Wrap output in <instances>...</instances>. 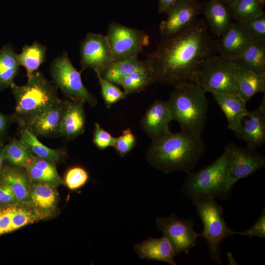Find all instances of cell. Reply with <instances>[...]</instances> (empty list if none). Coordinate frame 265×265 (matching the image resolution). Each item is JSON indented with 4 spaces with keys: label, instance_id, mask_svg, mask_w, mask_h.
<instances>
[{
    "label": "cell",
    "instance_id": "cell-1",
    "mask_svg": "<svg viewBox=\"0 0 265 265\" xmlns=\"http://www.w3.org/2000/svg\"><path fill=\"white\" fill-rule=\"evenodd\" d=\"M216 45L203 20L195 19L181 30L162 36L155 51L146 59L154 83L173 86L196 83L199 73L217 53Z\"/></svg>",
    "mask_w": 265,
    "mask_h": 265
},
{
    "label": "cell",
    "instance_id": "cell-5",
    "mask_svg": "<svg viewBox=\"0 0 265 265\" xmlns=\"http://www.w3.org/2000/svg\"><path fill=\"white\" fill-rule=\"evenodd\" d=\"M187 174L181 191L192 201L207 198L224 199L233 186L223 154L210 165Z\"/></svg>",
    "mask_w": 265,
    "mask_h": 265
},
{
    "label": "cell",
    "instance_id": "cell-40",
    "mask_svg": "<svg viewBox=\"0 0 265 265\" xmlns=\"http://www.w3.org/2000/svg\"><path fill=\"white\" fill-rule=\"evenodd\" d=\"M233 235H239L248 237H257L262 238H265V209L258 219L248 229L242 232H232Z\"/></svg>",
    "mask_w": 265,
    "mask_h": 265
},
{
    "label": "cell",
    "instance_id": "cell-44",
    "mask_svg": "<svg viewBox=\"0 0 265 265\" xmlns=\"http://www.w3.org/2000/svg\"><path fill=\"white\" fill-rule=\"evenodd\" d=\"M4 147V144H0V173L3 166V162L4 161L3 155Z\"/></svg>",
    "mask_w": 265,
    "mask_h": 265
},
{
    "label": "cell",
    "instance_id": "cell-7",
    "mask_svg": "<svg viewBox=\"0 0 265 265\" xmlns=\"http://www.w3.org/2000/svg\"><path fill=\"white\" fill-rule=\"evenodd\" d=\"M50 73L55 86L70 100L86 103L91 107L97 105V99L83 85L80 72L74 67L66 52L52 61Z\"/></svg>",
    "mask_w": 265,
    "mask_h": 265
},
{
    "label": "cell",
    "instance_id": "cell-33",
    "mask_svg": "<svg viewBox=\"0 0 265 265\" xmlns=\"http://www.w3.org/2000/svg\"><path fill=\"white\" fill-rule=\"evenodd\" d=\"M264 0H236L230 7L232 18L244 23L265 13Z\"/></svg>",
    "mask_w": 265,
    "mask_h": 265
},
{
    "label": "cell",
    "instance_id": "cell-20",
    "mask_svg": "<svg viewBox=\"0 0 265 265\" xmlns=\"http://www.w3.org/2000/svg\"><path fill=\"white\" fill-rule=\"evenodd\" d=\"M233 77L237 94L248 102L258 93H265V72L257 73L236 64Z\"/></svg>",
    "mask_w": 265,
    "mask_h": 265
},
{
    "label": "cell",
    "instance_id": "cell-23",
    "mask_svg": "<svg viewBox=\"0 0 265 265\" xmlns=\"http://www.w3.org/2000/svg\"><path fill=\"white\" fill-rule=\"evenodd\" d=\"M31 182L24 167L3 165L0 173V184L8 186L21 203L27 204Z\"/></svg>",
    "mask_w": 265,
    "mask_h": 265
},
{
    "label": "cell",
    "instance_id": "cell-36",
    "mask_svg": "<svg viewBox=\"0 0 265 265\" xmlns=\"http://www.w3.org/2000/svg\"><path fill=\"white\" fill-rule=\"evenodd\" d=\"M88 179V173L84 168L79 166H74L67 171L64 180V185L75 190L84 186Z\"/></svg>",
    "mask_w": 265,
    "mask_h": 265
},
{
    "label": "cell",
    "instance_id": "cell-46",
    "mask_svg": "<svg viewBox=\"0 0 265 265\" xmlns=\"http://www.w3.org/2000/svg\"><path fill=\"white\" fill-rule=\"evenodd\" d=\"M192 0L196 1V2H198L200 0Z\"/></svg>",
    "mask_w": 265,
    "mask_h": 265
},
{
    "label": "cell",
    "instance_id": "cell-45",
    "mask_svg": "<svg viewBox=\"0 0 265 265\" xmlns=\"http://www.w3.org/2000/svg\"><path fill=\"white\" fill-rule=\"evenodd\" d=\"M231 7L236 0H216Z\"/></svg>",
    "mask_w": 265,
    "mask_h": 265
},
{
    "label": "cell",
    "instance_id": "cell-25",
    "mask_svg": "<svg viewBox=\"0 0 265 265\" xmlns=\"http://www.w3.org/2000/svg\"><path fill=\"white\" fill-rule=\"evenodd\" d=\"M24 168L31 182L56 187L64 185V180L59 175L55 163L53 161L34 156Z\"/></svg>",
    "mask_w": 265,
    "mask_h": 265
},
{
    "label": "cell",
    "instance_id": "cell-22",
    "mask_svg": "<svg viewBox=\"0 0 265 265\" xmlns=\"http://www.w3.org/2000/svg\"><path fill=\"white\" fill-rule=\"evenodd\" d=\"M84 104L68 101L63 114L59 133L68 139H74L85 131L86 115Z\"/></svg>",
    "mask_w": 265,
    "mask_h": 265
},
{
    "label": "cell",
    "instance_id": "cell-27",
    "mask_svg": "<svg viewBox=\"0 0 265 265\" xmlns=\"http://www.w3.org/2000/svg\"><path fill=\"white\" fill-rule=\"evenodd\" d=\"M135 73L150 74L151 69L148 61L132 58L113 61L101 75L106 80L116 84L121 78Z\"/></svg>",
    "mask_w": 265,
    "mask_h": 265
},
{
    "label": "cell",
    "instance_id": "cell-8",
    "mask_svg": "<svg viewBox=\"0 0 265 265\" xmlns=\"http://www.w3.org/2000/svg\"><path fill=\"white\" fill-rule=\"evenodd\" d=\"M236 65L232 58L215 55L199 73L196 83L206 92L237 93L233 77Z\"/></svg>",
    "mask_w": 265,
    "mask_h": 265
},
{
    "label": "cell",
    "instance_id": "cell-18",
    "mask_svg": "<svg viewBox=\"0 0 265 265\" xmlns=\"http://www.w3.org/2000/svg\"><path fill=\"white\" fill-rule=\"evenodd\" d=\"M253 41L244 24L235 21L232 23L228 30L217 41V52L234 59Z\"/></svg>",
    "mask_w": 265,
    "mask_h": 265
},
{
    "label": "cell",
    "instance_id": "cell-2",
    "mask_svg": "<svg viewBox=\"0 0 265 265\" xmlns=\"http://www.w3.org/2000/svg\"><path fill=\"white\" fill-rule=\"evenodd\" d=\"M205 152V143L201 136L181 131L171 132L152 139L146 154L147 162L165 173L194 169Z\"/></svg>",
    "mask_w": 265,
    "mask_h": 265
},
{
    "label": "cell",
    "instance_id": "cell-42",
    "mask_svg": "<svg viewBox=\"0 0 265 265\" xmlns=\"http://www.w3.org/2000/svg\"><path fill=\"white\" fill-rule=\"evenodd\" d=\"M11 122H13L12 115L8 116L0 112V144H3L7 129Z\"/></svg>",
    "mask_w": 265,
    "mask_h": 265
},
{
    "label": "cell",
    "instance_id": "cell-21",
    "mask_svg": "<svg viewBox=\"0 0 265 265\" xmlns=\"http://www.w3.org/2000/svg\"><path fill=\"white\" fill-rule=\"evenodd\" d=\"M210 93L225 114L228 129L234 132L247 113L245 101L237 93Z\"/></svg>",
    "mask_w": 265,
    "mask_h": 265
},
{
    "label": "cell",
    "instance_id": "cell-43",
    "mask_svg": "<svg viewBox=\"0 0 265 265\" xmlns=\"http://www.w3.org/2000/svg\"><path fill=\"white\" fill-rule=\"evenodd\" d=\"M179 0H158V10L159 13H166L168 10Z\"/></svg>",
    "mask_w": 265,
    "mask_h": 265
},
{
    "label": "cell",
    "instance_id": "cell-9",
    "mask_svg": "<svg viewBox=\"0 0 265 265\" xmlns=\"http://www.w3.org/2000/svg\"><path fill=\"white\" fill-rule=\"evenodd\" d=\"M106 37L112 52L114 61L137 58L138 54L150 43V37L140 29L112 22Z\"/></svg>",
    "mask_w": 265,
    "mask_h": 265
},
{
    "label": "cell",
    "instance_id": "cell-3",
    "mask_svg": "<svg viewBox=\"0 0 265 265\" xmlns=\"http://www.w3.org/2000/svg\"><path fill=\"white\" fill-rule=\"evenodd\" d=\"M174 87L167 101L172 121L179 124L182 131L201 136L209 107L206 92L195 82Z\"/></svg>",
    "mask_w": 265,
    "mask_h": 265
},
{
    "label": "cell",
    "instance_id": "cell-34",
    "mask_svg": "<svg viewBox=\"0 0 265 265\" xmlns=\"http://www.w3.org/2000/svg\"><path fill=\"white\" fill-rule=\"evenodd\" d=\"M153 83L150 74L135 73L121 78L116 84L122 86L124 93L127 96L143 91Z\"/></svg>",
    "mask_w": 265,
    "mask_h": 265
},
{
    "label": "cell",
    "instance_id": "cell-10",
    "mask_svg": "<svg viewBox=\"0 0 265 265\" xmlns=\"http://www.w3.org/2000/svg\"><path fill=\"white\" fill-rule=\"evenodd\" d=\"M226 170L234 185L265 166V157L256 149L228 143L224 147Z\"/></svg>",
    "mask_w": 265,
    "mask_h": 265
},
{
    "label": "cell",
    "instance_id": "cell-39",
    "mask_svg": "<svg viewBox=\"0 0 265 265\" xmlns=\"http://www.w3.org/2000/svg\"><path fill=\"white\" fill-rule=\"evenodd\" d=\"M115 138L104 130L96 122L93 133V142L100 150H104L109 147H113Z\"/></svg>",
    "mask_w": 265,
    "mask_h": 265
},
{
    "label": "cell",
    "instance_id": "cell-17",
    "mask_svg": "<svg viewBox=\"0 0 265 265\" xmlns=\"http://www.w3.org/2000/svg\"><path fill=\"white\" fill-rule=\"evenodd\" d=\"M55 186L32 182L27 204L41 217L49 219L56 213L59 195Z\"/></svg>",
    "mask_w": 265,
    "mask_h": 265
},
{
    "label": "cell",
    "instance_id": "cell-6",
    "mask_svg": "<svg viewBox=\"0 0 265 265\" xmlns=\"http://www.w3.org/2000/svg\"><path fill=\"white\" fill-rule=\"evenodd\" d=\"M192 202L204 226L203 231L198 234V237L206 240L212 260L216 265L221 264L220 244L225 238L233 235V231L225 221L223 209L213 198Z\"/></svg>",
    "mask_w": 265,
    "mask_h": 265
},
{
    "label": "cell",
    "instance_id": "cell-24",
    "mask_svg": "<svg viewBox=\"0 0 265 265\" xmlns=\"http://www.w3.org/2000/svg\"><path fill=\"white\" fill-rule=\"evenodd\" d=\"M133 249L141 259L164 262L172 265L176 264L173 260L175 255L173 246L164 236L159 238H149L136 244Z\"/></svg>",
    "mask_w": 265,
    "mask_h": 265
},
{
    "label": "cell",
    "instance_id": "cell-35",
    "mask_svg": "<svg viewBox=\"0 0 265 265\" xmlns=\"http://www.w3.org/2000/svg\"><path fill=\"white\" fill-rule=\"evenodd\" d=\"M98 80L101 94L106 107L109 108L119 101L126 98V95L114 83L104 79L98 72H95Z\"/></svg>",
    "mask_w": 265,
    "mask_h": 265
},
{
    "label": "cell",
    "instance_id": "cell-16",
    "mask_svg": "<svg viewBox=\"0 0 265 265\" xmlns=\"http://www.w3.org/2000/svg\"><path fill=\"white\" fill-rule=\"evenodd\" d=\"M172 121L167 101L159 100L147 108L140 121V127L146 135L154 139L170 132Z\"/></svg>",
    "mask_w": 265,
    "mask_h": 265
},
{
    "label": "cell",
    "instance_id": "cell-29",
    "mask_svg": "<svg viewBox=\"0 0 265 265\" xmlns=\"http://www.w3.org/2000/svg\"><path fill=\"white\" fill-rule=\"evenodd\" d=\"M28 147L35 157L47 159L55 163L64 160L66 154L65 149L49 148L37 138V137L26 128H20V138Z\"/></svg>",
    "mask_w": 265,
    "mask_h": 265
},
{
    "label": "cell",
    "instance_id": "cell-12",
    "mask_svg": "<svg viewBox=\"0 0 265 265\" xmlns=\"http://www.w3.org/2000/svg\"><path fill=\"white\" fill-rule=\"evenodd\" d=\"M81 71L92 69L101 74L113 61L110 44L101 34L88 32L80 46Z\"/></svg>",
    "mask_w": 265,
    "mask_h": 265
},
{
    "label": "cell",
    "instance_id": "cell-41",
    "mask_svg": "<svg viewBox=\"0 0 265 265\" xmlns=\"http://www.w3.org/2000/svg\"><path fill=\"white\" fill-rule=\"evenodd\" d=\"M19 202L11 188L6 185L0 184V205Z\"/></svg>",
    "mask_w": 265,
    "mask_h": 265
},
{
    "label": "cell",
    "instance_id": "cell-38",
    "mask_svg": "<svg viewBox=\"0 0 265 265\" xmlns=\"http://www.w3.org/2000/svg\"><path fill=\"white\" fill-rule=\"evenodd\" d=\"M254 41L265 42V14H263L243 23Z\"/></svg>",
    "mask_w": 265,
    "mask_h": 265
},
{
    "label": "cell",
    "instance_id": "cell-32",
    "mask_svg": "<svg viewBox=\"0 0 265 265\" xmlns=\"http://www.w3.org/2000/svg\"><path fill=\"white\" fill-rule=\"evenodd\" d=\"M3 155L4 161L10 165L20 167H24L34 157L20 138H13L4 145Z\"/></svg>",
    "mask_w": 265,
    "mask_h": 265
},
{
    "label": "cell",
    "instance_id": "cell-13",
    "mask_svg": "<svg viewBox=\"0 0 265 265\" xmlns=\"http://www.w3.org/2000/svg\"><path fill=\"white\" fill-rule=\"evenodd\" d=\"M235 136L247 143V147L256 149L265 142V97L259 106L251 111L247 110L238 129L234 132Z\"/></svg>",
    "mask_w": 265,
    "mask_h": 265
},
{
    "label": "cell",
    "instance_id": "cell-14",
    "mask_svg": "<svg viewBox=\"0 0 265 265\" xmlns=\"http://www.w3.org/2000/svg\"><path fill=\"white\" fill-rule=\"evenodd\" d=\"M198 2L192 0H179L167 11V17L159 25L161 36L175 33L190 24L200 12Z\"/></svg>",
    "mask_w": 265,
    "mask_h": 265
},
{
    "label": "cell",
    "instance_id": "cell-11",
    "mask_svg": "<svg viewBox=\"0 0 265 265\" xmlns=\"http://www.w3.org/2000/svg\"><path fill=\"white\" fill-rule=\"evenodd\" d=\"M194 224V220L179 218L174 213L156 220L158 229L170 242L175 256L187 254L195 246L198 234L193 229Z\"/></svg>",
    "mask_w": 265,
    "mask_h": 265
},
{
    "label": "cell",
    "instance_id": "cell-4",
    "mask_svg": "<svg viewBox=\"0 0 265 265\" xmlns=\"http://www.w3.org/2000/svg\"><path fill=\"white\" fill-rule=\"evenodd\" d=\"M27 79L26 84L19 86L14 83L11 87L16 101L12 117L20 128L48 110L59 99L57 87L42 73L36 71Z\"/></svg>",
    "mask_w": 265,
    "mask_h": 265
},
{
    "label": "cell",
    "instance_id": "cell-26",
    "mask_svg": "<svg viewBox=\"0 0 265 265\" xmlns=\"http://www.w3.org/2000/svg\"><path fill=\"white\" fill-rule=\"evenodd\" d=\"M203 13L212 31L220 37L230 27V7L216 0H210L204 6Z\"/></svg>",
    "mask_w": 265,
    "mask_h": 265
},
{
    "label": "cell",
    "instance_id": "cell-31",
    "mask_svg": "<svg viewBox=\"0 0 265 265\" xmlns=\"http://www.w3.org/2000/svg\"><path fill=\"white\" fill-rule=\"evenodd\" d=\"M46 47L34 42L31 45H25L22 52L17 54L20 65L24 66L26 70L27 78L37 71L41 64L46 60Z\"/></svg>",
    "mask_w": 265,
    "mask_h": 265
},
{
    "label": "cell",
    "instance_id": "cell-30",
    "mask_svg": "<svg viewBox=\"0 0 265 265\" xmlns=\"http://www.w3.org/2000/svg\"><path fill=\"white\" fill-rule=\"evenodd\" d=\"M20 64L17 54L9 45L0 49V91L11 87L17 75Z\"/></svg>",
    "mask_w": 265,
    "mask_h": 265
},
{
    "label": "cell",
    "instance_id": "cell-15",
    "mask_svg": "<svg viewBox=\"0 0 265 265\" xmlns=\"http://www.w3.org/2000/svg\"><path fill=\"white\" fill-rule=\"evenodd\" d=\"M40 220L41 217L27 204L0 205V236Z\"/></svg>",
    "mask_w": 265,
    "mask_h": 265
},
{
    "label": "cell",
    "instance_id": "cell-28",
    "mask_svg": "<svg viewBox=\"0 0 265 265\" xmlns=\"http://www.w3.org/2000/svg\"><path fill=\"white\" fill-rule=\"evenodd\" d=\"M238 66L257 73L265 72V42L253 41L233 59Z\"/></svg>",
    "mask_w": 265,
    "mask_h": 265
},
{
    "label": "cell",
    "instance_id": "cell-37",
    "mask_svg": "<svg viewBox=\"0 0 265 265\" xmlns=\"http://www.w3.org/2000/svg\"><path fill=\"white\" fill-rule=\"evenodd\" d=\"M136 138L130 128L124 130L122 134L115 137L113 147L121 157H124L136 146Z\"/></svg>",
    "mask_w": 265,
    "mask_h": 265
},
{
    "label": "cell",
    "instance_id": "cell-19",
    "mask_svg": "<svg viewBox=\"0 0 265 265\" xmlns=\"http://www.w3.org/2000/svg\"><path fill=\"white\" fill-rule=\"evenodd\" d=\"M68 100L59 99L48 110L35 118L25 127L37 137H53L59 135L62 117Z\"/></svg>",
    "mask_w": 265,
    "mask_h": 265
}]
</instances>
